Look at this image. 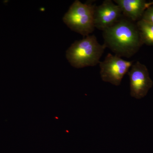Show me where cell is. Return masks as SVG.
Wrapping results in <instances>:
<instances>
[{
  "mask_svg": "<svg viewBox=\"0 0 153 153\" xmlns=\"http://www.w3.org/2000/svg\"><path fill=\"white\" fill-rule=\"evenodd\" d=\"M102 32L105 46L120 57L130 58L143 44L136 24L125 17Z\"/></svg>",
  "mask_w": 153,
  "mask_h": 153,
  "instance_id": "cell-1",
  "label": "cell"
},
{
  "mask_svg": "<svg viewBox=\"0 0 153 153\" xmlns=\"http://www.w3.org/2000/svg\"><path fill=\"white\" fill-rule=\"evenodd\" d=\"M106 47L100 44L94 35L86 36L71 44L66 52V57L71 66L76 68L94 66L100 60Z\"/></svg>",
  "mask_w": 153,
  "mask_h": 153,
  "instance_id": "cell-2",
  "label": "cell"
},
{
  "mask_svg": "<svg viewBox=\"0 0 153 153\" xmlns=\"http://www.w3.org/2000/svg\"><path fill=\"white\" fill-rule=\"evenodd\" d=\"M95 5L74 1L63 17V21L72 31L83 36H89L95 29L94 20Z\"/></svg>",
  "mask_w": 153,
  "mask_h": 153,
  "instance_id": "cell-3",
  "label": "cell"
},
{
  "mask_svg": "<svg viewBox=\"0 0 153 153\" xmlns=\"http://www.w3.org/2000/svg\"><path fill=\"white\" fill-rule=\"evenodd\" d=\"M133 64V61H127L117 55L108 53L104 60L99 63L102 79L118 86Z\"/></svg>",
  "mask_w": 153,
  "mask_h": 153,
  "instance_id": "cell-4",
  "label": "cell"
},
{
  "mask_svg": "<svg viewBox=\"0 0 153 153\" xmlns=\"http://www.w3.org/2000/svg\"><path fill=\"white\" fill-rule=\"evenodd\" d=\"M128 74L129 77L130 94L132 97L136 99L143 97L153 85L146 66L137 61L132 65Z\"/></svg>",
  "mask_w": 153,
  "mask_h": 153,
  "instance_id": "cell-5",
  "label": "cell"
},
{
  "mask_svg": "<svg viewBox=\"0 0 153 153\" xmlns=\"http://www.w3.org/2000/svg\"><path fill=\"white\" fill-rule=\"evenodd\" d=\"M123 17L119 6L111 0H105L100 5L95 6L94 15V27L104 31Z\"/></svg>",
  "mask_w": 153,
  "mask_h": 153,
  "instance_id": "cell-6",
  "label": "cell"
},
{
  "mask_svg": "<svg viewBox=\"0 0 153 153\" xmlns=\"http://www.w3.org/2000/svg\"><path fill=\"white\" fill-rule=\"evenodd\" d=\"M122 12L124 17L133 22L142 19L145 11L153 5V1L147 3L145 0H114Z\"/></svg>",
  "mask_w": 153,
  "mask_h": 153,
  "instance_id": "cell-7",
  "label": "cell"
},
{
  "mask_svg": "<svg viewBox=\"0 0 153 153\" xmlns=\"http://www.w3.org/2000/svg\"><path fill=\"white\" fill-rule=\"evenodd\" d=\"M136 25L143 44L153 46V25L140 19Z\"/></svg>",
  "mask_w": 153,
  "mask_h": 153,
  "instance_id": "cell-8",
  "label": "cell"
},
{
  "mask_svg": "<svg viewBox=\"0 0 153 153\" xmlns=\"http://www.w3.org/2000/svg\"><path fill=\"white\" fill-rule=\"evenodd\" d=\"M141 19L153 25V5L146 10Z\"/></svg>",
  "mask_w": 153,
  "mask_h": 153,
  "instance_id": "cell-9",
  "label": "cell"
}]
</instances>
